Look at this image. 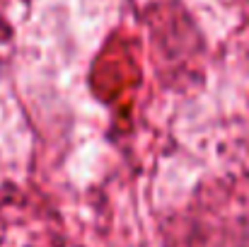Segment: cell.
<instances>
[{
	"instance_id": "cell-1",
	"label": "cell",
	"mask_w": 249,
	"mask_h": 247,
	"mask_svg": "<svg viewBox=\"0 0 249 247\" xmlns=\"http://www.w3.org/2000/svg\"><path fill=\"white\" fill-rule=\"evenodd\" d=\"M179 245L172 247H249V228L208 216L206 209H186L177 221Z\"/></svg>"
}]
</instances>
